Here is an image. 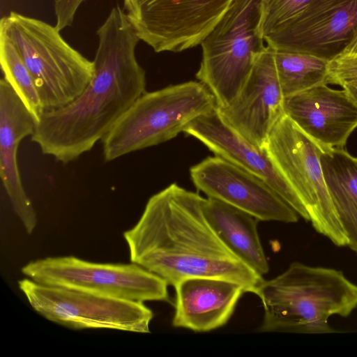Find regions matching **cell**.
Masks as SVG:
<instances>
[{
	"label": "cell",
	"mask_w": 357,
	"mask_h": 357,
	"mask_svg": "<svg viewBox=\"0 0 357 357\" xmlns=\"http://www.w3.org/2000/svg\"><path fill=\"white\" fill-rule=\"evenodd\" d=\"M196 188L259 221L298 222L299 215L262 178L218 155L190 169Z\"/></svg>",
	"instance_id": "7c38bea8"
},
{
	"label": "cell",
	"mask_w": 357,
	"mask_h": 357,
	"mask_svg": "<svg viewBox=\"0 0 357 357\" xmlns=\"http://www.w3.org/2000/svg\"><path fill=\"white\" fill-rule=\"evenodd\" d=\"M274 59L284 98L321 84H328L329 61L283 50H274Z\"/></svg>",
	"instance_id": "ffe728a7"
},
{
	"label": "cell",
	"mask_w": 357,
	"mask_h": 357,
	"mask_svg": "<svg viewBox=\"0 0 357 357\" xmlns=\"http://www.w3.org/2000/svg\"><path fill=\"white\" fill-rule=\"evenodd\" d=\"M18 287L36 312L66 327L150 333L154 314L144 303L45 285L28 278L19 280Z\"/></svg>",
	"instance_id": "9c48e42d"
},
{
	"label": "cell",
	"mask_w": 357,
	"mask_h": 357,
	"mask_svg": "<svg viewBox=\"0 0 357 357\" xmlns=\"http://www.w3.org/2000/svg\"><path fill=\"white\" fill-rule=\"evenodd\" d=\"M56 26L10 12L0 21V33L13 44L29 70L46 110L75 100L89 83L93 62L70 45Z\"/></svg>",
	"instance_id": "277c9868"
},
{
	"label": "cell",
	"mask_w": 357,
	"mask_h": 357,
	"mask_svg": "<svg viewBox=\"0 0 357 357\" xmlns=\"http://www.w3.org/2000/svg\"><path fill=\"white\" fill-rule=\"evenodd\" d=\"M284 100L274 50L267 45L236 97L218 109L236 132L263 149L271 130L284 114Z\"/></svg>",
	"instance_id": "4fadbf2b"
},
{
	"label": "cell",
	"mask_w": 357,
	"mask_h": 357,
	"mask_svg": "<svg viewBox=\"0 0 357 357\" xmlns=\"http://www.w3.org/2000/svg\"><path fill=\"white\" fill-rule=\"evenodd\" d=\"M264 40L274 50L309 54L329 61L357 52V0H314Z\"/></svg>",
	"instance_id": "8fae6325"
},
{
	"label": "cell",
	"mask_w": 357,
	"mask_h": 357,
	"mask_svg": "<svg viewBox=\"0 0 357 357\" xmlns=\"http://www.w3.org/2000/svg\"><path fill=\"white\" fill-rule=\"evenodd\" d=\"M183 132L203 143L220 156L267 182L300 217L309 222L301 201L271 158L265 147L251 144L224 120L218 106L191 123Z\"/></svg>",
	"instance_id": "5bb4252c"
},
{
	"label": "cell",
	"mask_w": 357,
	"mask_h": 357,
	"mask_svg": "<svg viewBox=\"0 0 357 357\" xmlns=\"http://www.w3.org/2000/svg\"><path fill=\"white\" fill-rule=\"evenodd\" d=\"M324 149L320 161L325 183L348 247L357 252V158L344 149Z\"/></svg>",
	"instance_id": "d6986e66"
},
{
	"label": "cell",
	"mask_w": 357,
	"mask_h": 357,
	"mask_svg": "<svg viewBox=\"0 0 357 357\" xmlns=\"http://www.w3.org/2000/svg\"><path fill=\"white\" fill-rule=\"evenodd\" d=\"M357 79V52L340 55L329 62L327 84L342 86Z\"/></svg>",
	"instance_id": "603a6c76"
},
{
	"label": "cell",
	"mask_w": 357,
	"mask_h": 357,
	"mask_svg": "<svg viewBox=\"0 0 357 357\" xmlns=\"http://www.w3.org/2000/svg\"><path fill=\"white\" fill-rule=\"evenodd\" d=\"M264 0H233L202 40L196 77L224 108L236 97L267 45L261 23Z\"/></svg>",
	"instance_id": "8992f818"
},
{
	"label": "cell",
	"mask_w": 357,
	"mask_h": 357,
	"mask_svg": "<svg viewBox=\"0 0 357 357\" xmlns=\"http://www.w3.org/2000/svg\"><path fill=\"white\" fill-rule=\"evenodd\" d=\"M256 295L263 305L259 331L264 333H335L329 318L347 317L357 308V284L342 271L298 261L264 280Z\"/></svg>",
	"instance_id": "3957f363"
},
{
	"label": "cell",
	"mask_w": 357,
	"mask_h": 357,
	"mask_svg": "<svg viewBox=\"0 0 357 357\" xmlns=\"http://www.w3.org/2000/svg\"><path fill=\"white\" fill-rule=\"evenodd\" d=\"M203 210L218 236L234 255L258 275L263 277L268 273L257 218L212 197L204 199Z\"/></svg>",
	"instance_id": "ac0fdd59"
},
{
	"label": "cell",
	"mask_w": 357,
	"mask_h": 357,
	"mask_svg": "<svg viewBox=\"0 0 357 357\" xmlns=\"http://www.w3.org/2000/svg\"><path fill=\"white\" fill-rule=\"evenodd\" d=\"M284 114L325 147L344 149L357 128V103L347 91L321 84L284 98Z\"/></svg>",
	"instance_id": "9a60e30c"
},
{
	"label": "cell",
	"mask_w": 357,
	"mask_h": 357,
	"mask_svg": "<svg viewBox=\"0 0 357 357\" xmlns=\"http://www.w3.org/2000/svg\"><path fill=\"white\" fill-rule=\"evenodd\" d=\"M232 1L123 0V9L155 52H180L200 45Z\"/></svg>",
	"instance_id": "30bf717a"
},
{
	"label": "cell",
	"mask_w": 357,
	"mask_h": 357,
	"mask_svg": "<svg viewBox=\"0 0 357 357\" xmlns=\"http://www.w3.org/2000/svg\"><path fill=\"white\" fill-rule=\"evenodd\" d=\"M342 87L347 91L357 103V79L344 83Z\"/></svg>",
	"instance_id": "d4e9b609"
},
{
	"label": "cell",
	"mask_w": 357,
	"mask_h": 357,
	"mask_svg": "<svg viewBox=\"0 0 357 357\" xmlns=\"http://www.w3.org/2000/svg\"><path fill=\"white\" fill-rule=\"evenodd\" d=\"M172 326L204 333L225 326L245 293L232 281L213 278H191L174 287Z\"/></svg>",
	"instance_id": "e0dca14e"
},
{
	"label": "cell",
	"mask_w": 357,
	"mask_h": 357,
	"mask_svg": "<svg viewBox=\"0 0 357 357\" xmlns=\"http://www.w3.org/2000/svg\"><path fill=\"white\" fill-rule=\"evenodd\" d=\"M217 106L214 96L199 81L146 91L101 140L104 159L110 162L169 141Z\"/></svg>",
	"instance_id": "5b68a950"
},
{
	"label": "cell",
	"mask_w": 357,
	"mask_h": 357,
	"mask_svg": "<svg viewBox=\"0 0 357 357\" xmlns=\"http://www.w3.org/2000/svg\"><path fill=\"white\" fill-rule=\"evenodd\" d=\"M21 271L45 285L142 303L169 301L168 283L132 262L98 263L75 256L47 257L28 262Z\"/></svg>",
	"instance_id": "ba28073f"
},
{
	"label": "cell",
	"mask_w": 357,
	"mask_h": 357,
	"mask_svg": "<svg viewBox=\"0 0 357 357\" xmlns=\"http://www.w3.org/2000/svg\"><path fill=\"white\" fill-rule=\"evenodd\" d=\"M264 147L301 201L314 229L335 245L348 246L323 174L320 158L324 146L284 114L271 130Z\"/></svg>",
	"instance_id": "52a82bcc"
},
{
	"label": "cell",
	"mask_w": 357,
	"mask_h": 357,
	"mask_svg": "<svg viewBox=\"0 0 357 357\" xmlns=\"http://www.w3.org/2000/svg\"><path fill=\"white\" fill-rule=\"evenodd\" d=\"M204 199L176 183L152 195L123 233L130 261L173 287L188 278H213L256 294L264 278L222 242L204 213Z\"/></svg>",
	"instance_id": "7a4b0ae2"
},
{
	"label": "cell",
	"mask_w": 357,
	"mask_h": 357,
	"mask_svg": "<svg viewBox=\"0 0 357 357\" xmlns=\"http://www.w3.org/2000/svg\"><path fill=\"white\" fill-rule=\"evenodd\" d=\"M37 121L9 84L0 80V176L13 208L26 233L37 225L32 204L22 185L17 165L21 141L33 134Z\"/></svg>",
	"instance_id": "2e32d148"
},
{
	"label": "cell",
	"mask_w": 357,
	"mask_h": 357,
	"mask_svg": "<svg viewBox=\"0 0 357 357\" xmlns=\"http://www.w3.org/2000/svg\"><path fill=\"white\" fill-rule=\"evenodd\" d=\"M93 76L69 104L45 111L31 141L62 163L91 151L144 92L146 73L135 50L140 40L124 10L114 7L97 30Z\"/></svg>",
	"instance_id": "6da1fadb"
},
{
	"label": "cell",
	"mask_w": 357,
	"mask_h": 357,
	"mask_svg": "<svg viewBox=\"0 0 357 357\" xmlns=\"http://www.w3.org/2000/svg\"><path fill=\"white\" fill-rule=\"evenodd\" d=\"M0 63L3 79L13 88L38 122L45 109L34 81L13 44L1 33Z\"/></svg>",
	"instance_id": "44dd1931"
},
{
	"label": "cell",
	"mask_w": 357,
	"mask_h": 357,
	"mask_svg": "<svg viewBox=\"0 0 357 357\" xmlns=\"http://www.w3.org/2000/svg\"><path fill=\"white\" fill-rule=\"evenodd\" d=\"M314 0H264L261 30L263 38L301 15Z\"/></svg>",
	"instance_id": "7402d4cb"
},
{
	"label": "cell",
	"mask_w": 357,
	"mask_h": 357,
	"mask_svg": "<svg viewBox=\"0 0 357 357\" xmlns=\"http://www.w3.org/2000/svg\"><path fill=\"white\" fill-rule=\"evenodd\" d=\"M86 0H55L54 13L56 16V27L62 31L70 26L74 20L75 14Z\"/></svg>",
	"instance_id": "cb8c5ba5"
}]
</instances>
